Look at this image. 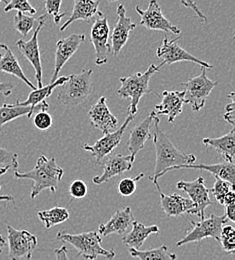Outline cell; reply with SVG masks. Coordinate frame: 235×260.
I'll return each mask as SVG.
<instances>
[{"label":"cell","mask_w":235,"mask_h":260,"mask_svg":"<svg viewBox=\"0 0 235 260\" xmlns=\"http://www.w3.org/2000/svg\"><path fill=\"white\" fill-rule=\"evenodd\" d=\"M144 177V173H140L135 178H123L118 183V192L121 196L128 197L135 193L136 191V184L141 178Z\"/></svg>","instance_id":"d590c367"},{"label":"cell","mask_w":235,"mask_h":260,"mask_svg":"<svg viewBox=\"0 0 235 260\" xmlns=\"http://www.w3.org/2000/svg\"><path fill=\"white\" fill-rule=\"evenodd\" d=\"M6 239L0 234V252H2L3 251V248L5 247V245H6Z\"/></svg>","instance_id":"7dc6e473"},{"label":"cell","mask_w":235,"mask_h":260,"mask_svg":"<svg viewBox=\"0 0 235 260\" xmlns=\"http://www.w3.org/2000/svg\"><path fill=\"white\" fill-rule=\"evenodd\" d=\"M0 165L2 167L17 169L19 166L18 154L12 150L0 147Z\"/></svg>","instance_id":"8d00e7d4"},{"label":"cell","mask_w":235,"mask_h":260,"mask_svg":"<svg viewBox=\"0 0 235 260\" xmlns=\"http://www.w3.org/2000/svg\"><path fill=\"white\" fill-rule=\"evenodd\" d=\"M151 136H153L156 154L154 173L150 177L154 184L158 183V178L172 170V168L195 162V155L187 154L172 144L165 132L159 127V118L157 116L153 119V134Z\"/></svg>","instance_id":"6da1fadb"},{"label":"cell","mask_w":235,"mask_h":260,"mask_svg":"<svg viewBox=\"0 0 235 260\" xmlns=\"http://www.w3.org/2000/svg\"><path fill=\"white\" fill-rule=\"evenodd\" d=\"M177 188L189 195V199L194 205V208L189 214L197 215L200 220L204 219L205 209L209 205L213 204V201H211L209 198L210 189L205 187L204 178L199 176L193 181H178Z\"/></svg>","instance_id":"7c38bea8"},{"label":"cell","mask_w":235,"mask_h":260,"mask_svg":"<svg viewBox=\"0 0 235 260\" xmlns=\"http://www.w3.org/2000/svg\"><path fill=\"white\" fill-rule=\"evenodd\" d=\"M223 250L229 254L235 251V229L232 225L224 224L221 229L219 241Z\"/></svg>","instance_id":"d6a6232c"},{"label":"cell","mask_w":235,"mask_h":260,"mask_svg":"<svg viewBox=\"0 0 235 260\" xmlns=\"http://www.w3.org/2000/svg\"><path fill=\"white\" fill-rule=\"evenodd\" d=\"M9 169H10L9 167H1V168H0V177H1L2 175H4ZM0 190H1V185H0Z\"/></svg>","instance_id":"c3c4849f"},{"label":"cell","mask_w":235,"mask_h":260,"mask_svg":"<svg viewBox=\"0 0 235 260\" xmlns=\"http://www.w3.org/2000/svg\"><path fill=\"white\" fill-rule=\"evenodd\" d=\"M6 46H7V45H5V44H0V58H1L2 55L4 54V51H5Z\"/></svg>","instance_id":"681fc988"},{"label":"cell","mask_w":235,"mask_h":260,"mask_svg":"<svg viewBox=\"0 0 235 260\" xmlns=\"http://www.w3.org/2000/svg\"><path fill=\"white\" fill-rule=\"evenodd\" d=\"M99 1L92 0H75L73 4L72 13L70 14L66 22L60 27V31H64L74 21L83 20L89 22L98 11Z\"/></svg>","instance_id":"cb8c5ba5"},{"label":"cell","mask_w":235,"mask_h":260,"mask_svg":"<svg viewBox=\"0 0 235 260\" xmlns=\"http://www.w3.org/2000/svg\"><path fill=\"white\" fill-rule=\"evenodd\" d=\"M35 18L33 16L17 12L14 17V28L22 36L26 37L33 28Z\"/></svg>","instance_id":"836d02e7"},{"label":"cell","mask_w":235,"mask_h":260,"mask_svg":"<svg viewBox=\"0 0 235 260\" xmlns=\"http://www.w3.org/2000/svg\"><path fill=\"white\" fill-rule=\"evenodd\" d=\"M227 98H230V102L225 107V113L223 117L232 126V128H234V92L229 93Z\"/></svg>","instance_id":"60d3db41"},{"label":"cell","mask_w":235,"mask_h":260,"mask_svg":"<svg viewBox=\"0 0 235 260\" xmlns=\"http://www.w3.org/2000/svg\"><path fill=\"white\" fill-rule=\"evenodd\" d=\"M116 22L111 35V50L113 56H117L124 45L126 44L129 34L136 27V23L132 22L129 17L126 16V9L123 4H119L116 10Z\"/></svg>","instance_id":"9a60e30c"},{"label":"cell","mask_w":235,"mask_h":260,"mask_svg":"<svg viewBox=\"0 0 235 260\" xmlns=\"http://www.w3.org/2000/svg\"><path fill=\"white\" fill-rule=\"evenodd\" d=\"M37 215L47 229L61 224L69 219L68 208L59 206H55L48 210L38 211Z\"/></svg>","instance_id":"f546056e"},{"label":"cell","mask_w":235,"mask_h":260,"mask_svg":"<svg viewBox=\"0 0 235 260\" xmlns=\"http://www.w3.org/2000/svg\"><path fill=\"white\" fill-rule=\"evenodd\" d=\"M136 12L140 15V25L146 27L149 30H160L163 32L180 34L181 30L173 25L163 15L159 4L152 0L149 2L146 10H142L139 6L135 7Z\"/></svg>","instance_id":"5bb4252c"},{"label":"cell","mask_w":235,"mask_h":260,"mask_svg":"<svg viewBox=\"0 0 235 260\" xmlns=\"http://www.w3.org/2000/svg\"><path fill=\"white\" fill-rule=\"evenodd\" d=\"M13 88L14 86L11 82H0V93L5 96L10 95L13 91Z\"/></svg>","instance_id":"7bdbcfd3"},{"label":"cell","mask_w":235,"mask_h":260,"mask_svg":"<svg viewBox=\"0 0 235 260\" xmlns=\"http://www.w3.org/2000/svg\"><path fill=\"white\" fill-rule=\"evenodd\" d=\"M133 161L130 155L114 154L109 156L103 165V173L93 177V182L95 184H102L109 181L114 176L123 174L126 171L131 170Z\"/></svg>","instance_id":"ffe728a7"},{"label":"cell","mask_w":235,"mask_h":260,"mask_svg":"<svg viewBox=\"0 0 235 260\" xmlns=\"http://www.w3.org/2000/svg\"><path fill=\"white\" fill-rule=\"evenodd\" d=\"M155 117H156L155 111H150L149 114L142 121L137 123L135 127L130 130L127 146L130 152L131 160L133 162H135L136 154L144 147L145 142L151 138L150 127Z\"/></svg>","instance_id":"d6986e66"},{"label":"cell","mask_w":235,"mask_h":260,"mask_svg":"<svg viewBox=\"0 0 235 260\" xmlns=\"http://www.w3.org/2000/svg\"><path fill=\"white\" fill-rule=\"evenodd\" d=\"M46 21V15H41L38 19V25L34 30L32 37L28 40L19 39L16 41V46L22 55L32 64L35 70V77L37 80V88L43 87L42 85V64H41V56L38 45V34L41 28L43 27Z\"/></svg>","instance_id":"4fadbf2b"},{"label":"cell","mask_w":235,"mask_h":260,"mask_svg":"<svg viewBox=\"0 0 235 260\" xmlns=\"http://www.w3.org/2000/svg\"><path fill=\"white\" fill-rule=\"evenodd\" d=\"M178 39H179V37L169 40L167 36H165L164 40L162 41V44L157 48L156 56H157V58L162 59L160 64L156 65L159 70L164 64H173L175 62H180V61L194 62L196 64L200 65L202 68H205V69L212 68V65L210 63L195 57L194 55H192L189 52H187L186 50H184L181 46H179L176 43V41Z\"/></svg>","instance_id":"9c48e42d"},{"label":"cell","mask_w":235,"mask_h":260,"mask_svg":"<svg viewBox=\"0 0 235 260\" xmlns=\"http://www.w3.org/2000/svg\"><path fill=\"white\" fill-rule=\"evenodd\" d=\"M181 84L185 86L184 103L189 104L194 112H198L204 107L207 98L218 82L209 79L206 75V69L202 68L200 75L190 78Z\"/></svg>","instance_id":"52a82bcc"},{"label":"cell","mask_w":235,"mask_h":260,"mask_svg":"<svg viewBox=\"0 0 235 260\" xmlns=\"http://www.w3.org/2000/svg\"><path fill=\"white\" fill-rule=\"evenodd\" d=\"M85 40L84 34H71L68 37L62 38L56 43L55 51V62H54V72L51 78V82L55 81L58 78L59 72L62 67L66 64L68 60L73 56L77 51L79 46Z\"/></svg>","instance_id":"2e32d148"},{"label":"cell","mask_w":235,"mask_h":260,"mask_svg":"<svg viewBox=\"0 0 235 260\" xmlns=\"http://www.w3.org/2000/svg\"><path fill=\"white\" fill-rule=\"evenodd\" d=\"M0 72H4V73L14 75L17 78H19L20 80H22L30 88H32V90L36 89V87L31 83V81L25 76L21 66H20L17 58H16V56L9 49L8 46H6L4 54L0 58Z\"/></svg>","instance_id":"83f0119b"},{"label":"cell","mask_w":235,"mask_h":260,"mask_svg":"<svg viewBox=\"0 0 235 260\" xmlns=\"http://www.w3.org/2000/svg\"><path fill=\"white\" fill-rule=\"evenodd\" d=\"M66 80H68V76L58 77L55 81L50 82L48 85L32 90L25 101H23V102L18 101V104L21 106H36L39 103L45 101V99L51 95L52 91L55 88L64 84L66 82Z\"/></svg>","instance_id":"f1b7e54d"},{"label":"cell","mask_w":235,"mask_h":260,"mask_svg":"<svg viewBox=\"0 0 235 260\" xmlns=\"http://www.w3.org/2000/svg\"><path fill=\"white\" fill-rule=\"evenodd\" d=\"M61 4H62V1H61V0H55V1L47 0V1L44 2L45 10H46L47 14H50V15L53 16V18H54V23H55V24H59L60 20L66 15L65 12L59 14V10H60Z\"/></svg>","instance_id":"74e56055"},{"label":"cell","mask_w":235,"mask_h":260,"mask_svg":"<svg viewBox=\"0 0 235 260\" xmlns=\"http://www.w3.org/2000/svg\"><path fill=\"white\" fill-rule=\"evenodd\" d=\"M135 221L131 208L126 206L116 210L106 223L100 224L97 233L101 236H108L110 234L124 235Z\"/></svg>","instance_id":"ac0fdd59"},{"label":"cell","mask_w":235,"mask_h":260,"mask_svg":"<svg viewBox=\"0 0 235 260\" xmlns=\"http://www.w3.org/2000/svg\"><path fill=\"white\" fill-rule=\"evenodd\" d=\"M234 128L217 138H204L202 143L205 146L214 148L224 159V162L234 163L235 139Z\"/></svg>","instance_id":"d4e9b609"},{"label":"cell","mask_w":235,"mask_h":260,"mask_svg":"<svg viewBox=\"0 0 235 260\" xmlns=\"http://www.w3.org/2000/svg\"><path fill=\"white\" fill-rule=\"evenodd\" d=\"M87 185L83 180L77 179L71 182L70 186H69V193L76 199H81L83 197H85L87 194Z\"/></svg>","instance_id":"ab89813d"},{"label":"cell","mask_w":235,"mask_h":260,"mask_svg":"<svg viewBox=\"0 0 235 260\" xmlns=\"http://www.w3.org/2000/svg\"><path fill=\"white\" fill-rule=\"evenodd\" d=\"M133 119H135V116L128 115L127 118L124 120L123 124L119 128L112 132H109L107 134H104V136H102L93 144L84 143L82 145V148L90 152L91 156L97 162L101 163L104 157H106L107 155H110L113 152V150L118 146L124 131L128 126V124L131 122V120Z\"/></svg>","instance_id":"30bf717a"},{"label":"cell","mask_w":235,"mask_h":260,"mask_svg":"<svg viewBox=\"0 0 235 260\" xmlns=\"http://www.w3.org/2000/svg\"><path fill=\"white\" fill-rule=\"evenodd\" d=\"M56 238L72 245L77 250L78 255L84 259L95 260L99 256H103L108 260H112L115 257L113 250L105 249L101 246L102 240L96 231L71 234L66 230H61L57 233Z\"/></svg>","instance_id":"3957f363"},{"label":"cell","mask_w":235,"mask_h":260,"mask_svg":"<svg viewBox=\"0 0 235 260\" xmlns=\"http://www.w3.org/2000/svg\"><path fill=\"white\" fill-rule=\"evenodd\" d=\"M92 72V69H85L80 73L68 76L66 82L60 86L57 99L64 105L82 103L93 90Z\"/></svg>","instance_id":"5b68a950"},{"label":"cell","mask_w":235,"mask_h":260,"mask_svg":"<svg viewBox=\"0 0 235 260\" xmlns=\"http://www.w3.org/2000/svg\"><path fill=\"white\" fill-rule=\"evenodd\" d=\"M33 124L37 129H49L53 124V119L47 111H40V112H37L35 114Z\"/></svg>","instance_id":"f35d334b"},{"label":"cell","mask_w":235,"mask_h":260,"mask_svg":"<svg viewBox=\"0 0 235 260\" xmlns=\"http://www.w3.org/2000/svg\"><path fill=\"white\" fill-rule=\"evenodd\" d=\"M129 253L131 257L139 258V260H176L177 256L175 253H171L168 250L166 245H161L160 247L149 249V250H136L135 248H129Z\"/></svg>","instance_id":"1f68e13d"},{"label":"cell","mask_w":235,"mask_h":260,"mask_svg":"<svg viewBox=\"0 0 235 260\" xmlns=\"http://www.w3.org/2000/svg\"><path fill=\"white\" fill-rule=\"evenodd\" d=\"M176 169H200L211 173L215 178L224 180L234 186L235 165L234 163L221 162L216 164H190L182 165L179 167H174L172 170Z\"/></svg>","instance_id":"484cf974"},{"label":"cell","mask_w":235,"mask_h":260,"mask_svg":"<svg viewBox=\"0 0 235 260\" xmlns=\"http://www.w3.org/2000/svg\"><path fill=\"white\" fill-rule=\"evenodd\" d=\"M63 169L57 165L55 158H47L42 155L37 159L33 169L26 172H14L16 179H30L33 181L30 198L35 199L44 189L55 193L63 176Z\"/></svg>","instance_id":"7a4b0ae2"},{"label":"cell","mask_w":235,"mask_h":260,"mask_svg":"<svg viewBox=\"0 0 235 260\" xmlns=\"http://www.w3.org/2000/svg\"><path fill=\"white\" fill-rule=\"evenodd\" d=\"M226 219H229L231 222L235 221V204H229L225 206V214Z\"/></svg>","instance_id":"ee69618b"},{"label":"cell","mask_w":235,"mask_h":260,"mask_svg":"<svg viewBox=\"0 0 235 260\" xmlns=\"http://www.w3.org/2000/svg\"><path fill=\"white\" fill-rule=\"evenodd\" d=\"M154 185L160 194L161 208L167 216L177 217L183 213H190V211L194 208V205L189 198H185L181 195L175 193L171 195L164 194L161 191L158 183Z\"/></svg>","instance_id":"603a6c76"},{"label":"cell","mask_w":235,"mask_h":260,"mask_svg":"<svg viewBox=\"0 0 235 260\" xmlns=\"http://www.w3.org/2000/svg\"><path fill=\"white\" fill-rule=\"evenodd\" d=\"M7 240L9 259L20 260L23 257L31 259L37 245V238L31 232L7 225Z\"/></svg>","instance_id":"ba28073f"},{"label":"cell","mask_w":235,"mask_h":260,"mask_svg":"<svg viewBox=\"0 0 235 260\" xmlns=\"http://www.w3.org/2000/svg\"><path fill=\"white\" fill-rule=\"evenodd\" d=\"M1 201H6V202L11 201V202H14V198L11 195H0V202Z\"/></svg>","instance_id":"bcb514c9"},{"label":"cell","mask_w":235,"mask_h":260,"mask_svg":"<svg viewBox=\"0 0 235 260\" xmlns=\"http://www.w3.org/2000/svg\"><path fill=\"white\" fill-rule=\"evenodd\" d=\"M158 233H159V228L156 225L145 226L141 222L135 221L132 223L131 231L122 237V241L129 248H135L136 250H140L144 241L151 234H158Z\"/></svg>","instance_id":"4316f807"},{"label":"cell","mask_w":235,"mask_h":260,"mask_svg":"<svg viewBox=\"0 0 235 260\" xmlns=\"http://www.w3.org/2000/svg\"><path fill=\"white\" fill-rule=\"evenodd\" d=\"M215 179V183L210 189V192L215 196L216 201L224 206L235 204L234 186L219 178Z\"/></svg>","instance_id":"4dcf8cb0"},{"label":"cell","mask_w":235,"mask_h":260,"mask_svg":"<svg viewBox=\"0 0 235 260\" xmlns=\"http://www.w3.org/2000/svg\"><path fill=\"white\" fill-rule=\"evenodd\" d=\"M56 260H69L68 256V247L61 246L60 248H57L54 250Z\"/></svg>","instance_id":"f6af8a7d"},{"label":"cell","mask_w":235,"mask_h":260,"mask_svg":"<svg viewBox=\"0 0 235 260\" xmlns=\"http://www.w3.org/2000/svg\"><path fill=\"white\" fill-rule=\"evenodd\" d=\"M49 105L46 101L39 103L36 106H21L18 104V101L14 104H7L3 103L0 106V129L8 122L22 117L27 116L30 118L33 113H37L40 111H47Z\"/></svg>","instance_id":"7402d4cb"},{"label":"cell","mask_w":235,"mask_h":260,"mask_svg":"<svg viewBox=\"0 0 235 260\" xmlns=\"http://www.w3.org/2000/svg\"><path fill=\"white\" fill-rule=\"evenodd\" d=\"M157 71H159V69L156 65L150 64L148 69L143 73L137 72L130 76L120 78L121 86L117 90V94L121 98L130 100V104L127 109L128 115L135 116L138 111L137 106L141 98L151 92V89L149 88V80Z\"/></svg>","instance_id":"277c9868"},{"label":"cell","mask_w":235,"mask_h":260,"mask_svg":"<svg viewBox=\"0 0 235 260\" xmlns=\"http://www.w3.org/2000/svg\"><path fill=\"white\" fill-rule=\"evenodd\" d=\"M181 3H182L184 6L191 8V9H192L196 14H197V16L202 19V21H204V22H206V21H207L206 16H205V15L202 13V11L198 9V7H197V5H196V3H195V2H193V1H181Z\"/></svg>","instance_id":"b9f144b4"},{"label":"cell","mask_w":235,"mask_h":260,"mask_svg":"<svg viewBox=\"0 0 235 260\" xmlns=\"http://www.w3.org/2000/svg\"><path fill=\"white\" fill-rule=\"evenodd\" d=\"M184 90L183 91H169L162 92V100L155 106V114L166 115L169 123H173L174 119L182 113L184 104Z\"/></svg>","instance_id":"44dd1931"},{"label":"cell","mask_w":235,"mask_h":260,"mask_svg":"<svg viewBox=\"0 0 235 260\" xmlns=\"http://www.w3.org/2000/svg\"><path fill=\"white\" fill-rule=\"evenodd\" d=\"M224 215L217 216L210 214L208 218H204L199 221H191L190 228L186 231L183 238L177 241L176 246H182L191 242H199L205 238H213L219 241L221 229L226 223Z\"/></svg>","instance_id":"8992f818"},{"label":"cell","mask_w":235,"mask_h":260,"mask_svg":"<svg viewBox=\"0 0 235 260\" xmlns=\"http://www.w3.org/2000/svg\"><path fill=\"white\" fill-rule=\"evenodd\" d=\"M5 3L4 11L9 12L11 10H17V12L21 13H29L33 15L36 13V9L31 6V4L26 0H11V1H3Z\"/></svg>","instance_id":"e575fe53"},{"label":"cell","mask_w":235,"mask_h":260,"mask_svg":"<svg viewBox=\"0 0 235 260\" xmlns=\"http://www.w3.org/2000/svg\"><path fill=\"white\" fill-rule=\"evenodd\" d=\"M88 116L92 125L100 130L103 134L112 132V130L116 129L118 126V120L108 108L105 96L99 98L90 108Z\"/></svg>","instance_id":"e0dca14e"},{"label":"cell","mask_w":235,"mask_h":260,"mask_svg":"<svg viewBox=\"0 0 235 260\" xmlns=\"http://www.w3.org/2000/svg\"><path fill=\"white\" fill-rule=\"evenodd\" d=\"M109 24L106 15L102 12L96 14L95 20L91 27L90 39L95 51V64L103 65L108 61V54L111 47L108 43L109 41Z\"/></svg>","instance_id":"8fae6325"}]
</instances>
